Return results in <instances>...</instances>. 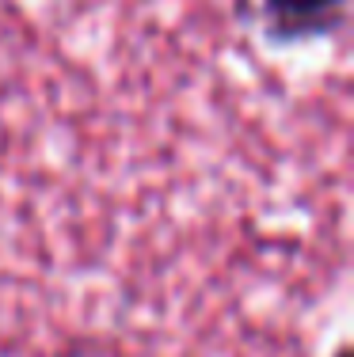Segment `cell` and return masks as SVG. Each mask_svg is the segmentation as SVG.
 I'll list each match as a JSON object with an SVG mask.
<instances>
[{"instance_id":"obj_1","label":"cell","mask_w":354,"mask_h":357,"mask_svg":"<svg viewBox=\"0 0 354 357\" xmlns=\"http://www.w3.org/2000/svg\"><path fill=\"white\" fill-rule=\"evenodd\" d=\"M274 15H282L293 27H320L343 0H267Z\"/></svg>"}]
</instances>
